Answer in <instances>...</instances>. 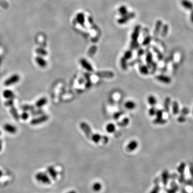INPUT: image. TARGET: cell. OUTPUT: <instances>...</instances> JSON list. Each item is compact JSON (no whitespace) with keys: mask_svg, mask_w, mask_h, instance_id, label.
Wrapping results in <instances>:
<instances>
[{"mask_svg":"<svg viewBox=\"0 0 193 193\" xmlns=\"http://www.w3.org/2000/svg\"><path fill=\"white\" fill-rule=\"evenodd\" d=\"M121 64L122 69L124 70H126L127 68V65L126 63V60L124 57L122 58L121 61Z\"/></svg>","mask_w":193,"mask_h":193,"instance_id":"37","label":"cell"},{"mask_svg":"<svg viewBox=\"0 0 193 193\" xmlns=\"http://www.w3.org/2000/svg\"><path fill=\"white\" fill-rule=\"evenodd\" d=\"M4 130L6 131L7 132L10 133V134H15L17 132V128L15 126L11 125L9 124H6L3 126Z\"/></svg>","mask_w":193,"mask_h":193,"instance_id":"5","label":"cell"},{"mask_svg":"<svg viewBox=\"0 0 193 193\" xmlns=\"http://www.w3.org/2000/svg\"><path fill=\"white\" fill-rule=\"evenodd\" d=\"M168 31V26L167 25H164L162 27V30L161 31V36L165 37Z\"/></svg>","mask_w":193,"mask_h":193,"instance_id":"31","label":"cell"},{"mask_svg":"<svg viewBox=\"0 0 193 193\" xmlns=\"http://www.w3.org/2000/svg\"><path fill=\"white\" fill-rule=\"evenodd\" d=\"M153 55L151 53L148 52L147 54V56H146V61H147V64L149 66H151V64L153 62Z\"/></svg>","mask_w":193,"mask_h":193,"instance_id":"21","label":"cell"},{"mask_svg":"<svg viewBox=\"0 0 193 193\" xmlns=\"http://www.w3.org/2000/svg\"><path fill=\"white\" fill-rule=\"evenodd\" d=\"M156 115L157 116V118H161L163 115V111L161 109L157 110Z\"/></svg>","mask_w":193,"mask_h":193,"instance_id":"42","label":"cell"},{"mask_svg":"<svg viewBox=\"0 0 193 193\" xmlns=\"http://www.w3.org/2000/svg\"><path fill=\"white\" fill-rule=\"evenodd\" d=\"M161 26H162V22L161 21H158L157 23H156V28H155V32H154L156 35H157L159 33V32L160 30V29H161Z\"/></svg>","mask_w":193,"mask_h":193,"instance_id":"26","label":"cell"},{"mask_svg":"<svg viewBox=\"0 0 193 193\" xmlns=\"http://www.w3.org/2000/svg\"><path fill=\"white\" fill-rule=\"evenodd\" d=\"M172 112L174 115H177L179 113V106L177 101H174L172 103Z\"/></svg>","mask_w":193,"mask_h":193,"instance_id":"18","label":"cell"},{"mask_svg":"<svg viewBox=\"0 0 193 193\" xmlns=\"http://www.w3.org/2000/svg\"><path fill=\"white\" fill-rule=\"evenodd\" d=\"M151 38L150 37H147V38H146L143 41V45H144V46H146V45H148L151 42Z\"/></svg>","mask_w":193,"mask_h":193,"instance_id":"43","label":"cell"},{"mask_svg":"<svg viewBox=\"0 0 193 193\" xmlns=\"http://www.w3.org/2000/svg\"><path fill=\"white\" fill-rule=\"evenodd\" d=\"M21 108L23 110H24V112H26V111H30V112H31V111L34 110V106L30 105H24L21 106Z\"/></svg>","mask_w":193,"mask_h":193,"instance_id":"20","label":"cell"},{"mask_svg":"<svg viewBox=\"0 0 193 193\" xmlns=\"http://www.w3.org/2000/svg\"><path fill=\"white\" fill-rule=\"evenodd\" d=\"M2 60H3V57L2 56H0V66H1V64Z\"/></svg>","mask_w":193,"mask_h":193,"instance_id":"53","label":"cell"},{"mask_svg":"<svg viewBox=\"0 0 193 193\" xmlns=\"http://www.w3.org/2000/svg\"><path fill=\"white\" fill-rule=\"evenodd\" d=\"M156 111H157V109H156V108L153 106L151 108H150L149 110V114L150 116H154L156 113Z\"/></svg>","mask_w":193,"mask_h":193,"instance_id":"39","label":"cell"},{"mask_svg":"<svg viewBox=\"0 0 193 193\" xmlns=\"http://www.w3.org/2000/svg\"><path fill=\"white\" fill-rule=\"evenodd\" d=\"M20 118H21L23 120H26L28 118V114L26 112H24L20 116Z\"/></svg>","mask_w":193,"mask_h":193,"instance_id":"44","label":"cell"},{"mask_svg":"<svg viewBox=\"0 0 193 193\" xmlns=\"http://www.w3.org/2000/svg\"><path fill=\"white\" fill-rule=\"evenodd\" d=\"M139 26H138L132 35V39L134 42H136L137 38L139 36Z\"/></svg>","mask_w":193,"mask_h":193,"instance_id":"25","label":"cell"},{"mask_svg":"<svg viewBox=\"0 0 193 193\" xmlns=\"http://www.w3.org/2000/svg\"><path fill=\"white\" fill-rule=\"evenodd\" d=\"M171 104V98L169 97H166L164 100V110L166 113H168L169 111V106Z\"/></svg>","mask_w":193,"mask_h":193,"instance_id":"14","label":"cell"},{"mask_svg":"<svg viewBox=\"0 0 193 193\" xmlns=\"http://www.w3.org/2000/svg\"><path fill=\"white\" fill-rule=\"evenodd\" d=\"M129 19V17L128 16L126 15L125 16H123L122 18H121V19H119L118 21V23H120V24H124V23L127 22V21Z\"/></svg>","mask_w":193,"mask_h":193,"instance_id":"35","label":"cell"},{"mask_svg":"<svg viewBox=\"0 0 193 193\" xmlns=\"http://www.w3.org/2000/svg\"><path fill=\"white\" fill-rule=\"evenodd\" d=\"M36 61L38 65L42 68H44L47 66V62L44 58L41 56H37L36 58Z\"/></svg>","mask_w":193,"mask_h":193,"instance_id":"12","label":"cell"},{"mask_svg":"<svg viewBox=\"0 0 193 193\" xmlns=\"http://www.w3.org/2000/svg\"><path fill=\"white\" fill-rule=\"evenodd\" d=\"M2 175H3V172L1 170H0V178L2 176Z\"/></svg>","mask_w":193,"mask_h":193,"instance_id":"54","label":"cell"},{"mask_svg":"<svg viewBox=\"0 0 193 193\" xmlns=\"http://www.w3.org/2000/svg\"><path fill=\"white\" fill-rule=\"evenodd\" d=\"M36 51L37 53L40 55L45 56L47 54V51L43 48H38L36 49Z\"/></svg>","mask_w":193,"mask_h":193,"instance_id":"29","label":"cell"},{"mask_svg":"<svg viewBox=\"0 0 193 193\" xmlns=\"http://www.w3.org/2000/svg\"><path fill=\"white\" fill-rule=\"evenodd\" d=\"M190 20L191 22L193 23V10L191 11V14H190Z\"/></svg>","mask_w":193,"mask_h":193,"instance_id":"51","label":"cell"},{"mask_svg":"<svg viewBox=\"0 0 193 193\" xmlns=\"http://www.w3.org/2000/svg\"><path fill=\"white\" fill-rule=\"evenodd\" d=\"M47 171L48 173L49 174L50 176L52 177V179H56L57 178V172L55 170V169L53 167L50 166L47 168Z\"/></svg>","mask_w":193,"mask_h":193,"instance_id":"16","label":"cell"},{"mask_svg":"<svg viewBox=\"0 0 193 193\" xmlns=\"http://www.w3.org/2000/svg\"><path fill=\"white\" fill-rule=\"evenodd\" d=\"M166 122H167L166 120H165L164 119H162V118H157L156 119H155L154 120V124H157V125H164V124H166Z\"/></svg>","mask_w":193,"mask_h":193,"instance_id":"27","label":"cell"},{"mask_svg":"<svg viewBox=\"0 0 193 193\" xmlns=\"http://www.w3.org/2000/svg\"><path fill=\"white\" fill-rule=\"evenodd\" d=\"M3 97L8 99H14L15 97L14 93L10 90H6L3 92Z\"/></svg>","mask_w":193,"mask_h":193,"instance_id":"10","label":"cell"},{"mask_svg":"<svg viewBox=\"0 0 193 193\" xmlns=\"http://www.w3.org/2000/svg\"><path fill=\"white\" fill-rule=\"evenodd\" d=\"M132 56V52L130 50H128L125 53V54L124 55V58L126 60L127 59H129Z\"/></svg>","mask_w":193,"mask_h":193,"instance_id":"41","label":"cell"},{"mask_svg":"<svg viewBox=\"0 0 193 193\" xmlns=\"http://www.w3.org/2000/svg\"><path fill=\"white\" fill-rule=\"evenodd\" d=\"M77 22L81 25H83L85 22L84 15L82 13H79L76 15Z\"/></svg>","mask_w":193,"mask_h":193,"instance_id":"17","label":"cell"},{"mask_svg":"<svg viewBox=\"0 0 193 193\" xmlns=\"http://www.w3.org/2000/svg\"><path fill=\"white\" fill-rule=\"evenodd\" d=\"M151 66L153 67V72H155L157 69V63L156 62H153V63L151 64Z\"/></svg>","mask_w":193,"mask_h":193,"instance_id":"48","label":"cell"},{"mask_svg":"<svg viewBox=\"0 0 193 193\" xmlns=\"http://www.w3.org/2000/svg\"><path fill=\"white\" fill-rule=\"evenodd\" d=\"M154 50L156 52V53L157 54L158 58V59L160 60H161L163 58V55L161 54V53L156 48H154Z\"/></svg>","mask_w":193,"mask_h":193,"instance_id":"34","label":"cell"},{"mask_svg":"<svg viewBox=\"0 0 193 193\" xmlns=\"http://www.w3.org/2000/svg\"><path fill=\"white\" fill-rule=\"evenodd\" d=\"M101 138H102V137L100 135H99V134H93V135H92L91 139L95 143H97L100 141Z\"/></svg>","mask_w":193,"mask_h":193,"instance_id":"22","label":"cell"},{"mask_svg":"<svg viewBox=\"0 0 193 193\" xmlns=\"http://www.w3.org/2000/svg\"><path fill=\"white\" fill-rule=\"evenodd\" d=\"M159 191V187L158 186H156L153 190L151 191L150 193H158Z\"/></svg>","mask_w":193,"mask_h":193,"instance_id":"47","label":"cell"},{"mask_svg":"<svg viewBox=\"0 0 193 193\" xmlns=\"http://www.w3.org/2000/svg\"><path fill=\"white\" fill-rule=\"evenodd\" d=\"M4 105L5 106L7 107H11L14 106V100L13 99H8L4 103Z\"/></svg>","mask_w":193,"mask_h":193,"instance_id":"36","label":"cell"},{"mask_svg":"<svg viewBox=\"0 0 193 193\" xmlns=\"http://www.w3.org/2000/svg\"><path fill=\"white\" fill-rule=\"evenodd\" d=\"M144 54V50L143 49H140L138 52V56H142Z\"/></svg>","mask_w":193,"mask_h":193,"instance_id":"50","label":"cell"},{"mask_svg":"<svg viewBox=\"0 0 193 193\" xmlns=\"http://www.w3.org/2000/svg\"><path fill=\"white\" fill-rule=\"evenodd\" d=\"M183 7L187 10H193V4L188 0H182L181 2Z\"/></svg>","mask_w":193,"mask_h":193,"instance_id":"9","label":"cell"},{"mask_svg":"<svg viewBox=\"0 0 193 193\" xmlns=\"http://www.w3.org/2000/svg\"><path fill=\"white\" fill-rule=\"evenodd\" d=\"M49 117L47 115H43L39 118H35L31 121V124L32 125H37L38 124L45 122L48 120Z\"/></svg>","mask_w":193,"mask_h":193,"instance_id":"4","label":"cell"},{"mask_svg":"<svg viewBox=\"0 0 193 193\" xmlns=\"http://www.w3.org/2000/svg\"><path fill=\"white\" fill-rule=\"evenodd\" d=\"M19 80H20L19 76L18 74H14L5 80L4 82V84L5 86H9L10 85L17 83Z\"/></svg>","mask_w":193,"mask_h":193,"instance_id":"2","label":"cell"},{"mask_svg":"<svg viewBox=\"0 0 193 193\" xmlns=\"http://www.w3.org/2000/svg\"><path fill=\"white\" fill-rule=\"evenodd\" d=\"M139 71L142 74L148 75L149 74V70L148 67L146 66H141L139 67Z\"/></svg>","mask_w":193,"mask_h":193,"instance_id":"28","label":"cell"},{"mask_svg":"<svg viewBox=\"0 0 193 193\" xmlns=\"http://www.w3.org/2000/svg\"><path fill=\"white\" fill-rule=\"evenodd\" d=\"M121 113H120V112H119V113H116L114 114V119H118L119 118V117L121 115Z\"/></svg>","mask_w":193,"mask_h":193,"instance_id":"49","label":"cell"},{"mask_svg":"<svg viewBox=\"0 0 193 193\" xmlns=\"http://www.w3.org/2000/svg\"><path fill=\"white\" fill-rule=\"evenodd\" d=\"M125 106L127 109H133L135 108L136 104L134 101H127L125 104Z\"/></svg>","mask_w":193,"mask_h":193,"instance_id":"19","label":"cell"},{"mask_svg":"<svg viewBox=\"0 0 193 193\" xmlns=\"http://www.w3.org/2000/svg\"><path fill=\"white\" fill-rule=\"evenodd\" d=\"M36 179L38 181L44 184H50L51 181L48 176L46 173L43 172L38 173L36 175Z\"/></svg>","mask_w":193,"mask_h":193,"instance_id":"1","label":"cell"},{"mask_svg":"<svg viewBox=\"0 0 193 193\" xmlns=\"http://www.w3.org/2000/svg\"><path fill=\"white\" fill-rule=\"evenodd\" d=\"M68 193H76V192L75 191H70V192H69Z\"/></svg>","mask_w":193,"mask_h":193,"instance_id":"55","label":"cell"},{"mask_svg":"<svg viewBox=\"0 0 193 193\" xmlns=\"http://www.w3.org/2000/svg\"><path fill=\"white\" fill-rule=\"evenodd\" d=\"M129 122V120L128 119H124V120L122 121V122L121 123H120V124L119 125V126H126L127 125Z\"/></svg>","mask_w":193,"mask_h":193,"instance_id":"46","label":"cell"},{"mask_svg":"<svg viewBox=\"0 0 193 193\" xmlns=\"http://www.w3.org/2000/svg\"><path fill=\"white\" fill-rule=\"evenodd\" d=\"M156 79L160 82L165 84H169L171 82V79L170 77L162 75L157 76H156Z\"/></svg>","mask_w":193,"mask_h":193,"instance_id":"7","label":"cell"},{"mask_svg":"<svg viewBox=\"0 0 193 193\" xmlns=\"http://www.w3.org/2000/svg\"><path fill=\"white\" fill-rule=\"evenodd\" d=\"M80 127L81 128V129H82L83 131L85 133L86 136L91 138L93 134L89 126L87 124H86L85 122H82L80 124Z\"/></svg>","mask_w":193,"mask_h":193,"instance_id":"3","label":"cell"},{"mask_svg":"<svg viewBox=\"0 0 193 193\" xmlns=\"http://www.w3.org/2000/svg\"><path fill=\"white\" fill-rule=\"evenodd\" d=\"M189 112H190V110H189V108H188L187 107H184L181 110V114H182V115H184V116L189 114Z\"/></svg>","mask_w":193,"mask_h":193,"instance_id":"38","label":"cell"},{"mask_svg":"<svg viewBox=\"0 0 193 193\" xmlns=\"http://www.w3.org/2000/svg\"><path fill=\"white\" fill-rule=\"evenodd\" d=\"M31 114L33 116L41 115V114H42L43 113H44L43 110L41 109H39L38 110H35L34 109V110L31 111Z\"/></svg>","mask_w":193,"mask_h":193,"instance_id":"33","label":"cell"},{"mask_svg":"<svg viewBox=\"0 0 193 193\" xmlns=\"http://www.w3.org/2000/svg\"><path fill=\"white\" fill-rule=\"evenodd\" d=\"M148 101L152 106H154L157 104L156 98L154 96H149L148 98Z\"/></svg>","mask_w":193,"mask_h":193,"instance_id":"23","label":"cell"},{"mask_svg":"<svg viewBox=\"0 0 193 193\" xmlns=\"http://www.w3.org/2000/svg\"><path fill=\"white\" fill-rule=\"evenodd\" d=\"M80 63L82 66L85 69L87 70V71L90 72H92L93 71V69L92 66L85 59H84V58L80 59Z\"/></svg>","mask_w":193,"mask_h":193,"instance_id":"6","label":"cell"},{"mask_svg":"<svg viewBox=\"0 0 193 193\" xmlns=\"http://www.w3.org/2000/svg\"><path fill=\"white\" fill-rule=\"evenodd\" d=\"M138 147V143L136 141H132L127 146V150L128 151H133Z\"/></svg>","mask_w":193,"mask_h":193,"instance_id":"11","label":"cell"},{"mask_svg":"<svg viewBox=\"0 0 193 193\" xmlns=\"http://www.w3.org/2000/svg\"><path fill=\"white\" fill-rule=\"evenodd\" d=\"M2 141L1 139H0V151H1V149H2Z\"/></svg>","mask_w":193,"mask_h":193,"instance_id":"52","label":"cell"},{"mask_svg":"<svg viewBox=\"0 0 193 193\" xmlns=\"http://www.w3.org/2000/svg\"><path fill=\"white\" fill-rule=\"evenodd\" d=\"M1 135V131H0V135Z\"/></svg>","mask_w":193,"mask_h":193,"instance_id":"56","label":"cell"},{"mask_svg":"<svg viewBox=\"0 0 193 193\" xmlns=\"http://www.w3.org/2000/svg\"><path fill=\"white\" fill-rule=\"evenodd\" d=\"M98 76L104 78H112L114 76L113 73L111 72H100L96 74Z\"/></svg>","mask_w":193,"mask_h":193,"instance_id":"8","label":"cell"},{"mask_svg":"<svg viewBox=\"0 0 193 193\" xmlns=\"http://www.w3.org/2000/svg\"><path fill=\"white\" fill-rule=\"evenodd\" d=\"M101 189V185L100 183L96 182L93 186V189L95 191H98Z\"/></svg>","mask_w":193,"mask_h":193,"instance_id":"32","label":"cell"},{"mask_svg":"<svg viewBox=\"0 0 193 193\" xmlns=\"http://www.w3.org/2000/svg\"><path fill=\"white\" fill-rule=\"evenodd\" d=\"M186 121V117L184 115H181L178 117V121L180 123H183L185 122Z\"/></svg>","mask_w":193,"mask_h":193,"instance_id":"45","label":"cell"},{"mask_svg":"<svg viewBox=\"0 0 193 193\" xmlns=\"http://www.w3.org/2000/svg\"><path fill=\"white\" fill-rule=\"evenodd\" d=\"M10 113H11V114H12L13 116L14 117V118L16 120L18 121L19 120L20 116H19L18 112H17L16 108L14 107V106L10 107Z\"/></svg>","mask_w":193,"mask_h":193,"instance_id":"13","label":"cell"},{"mask_svg":"<svg viewBox=\"0 0 193 193\" xmlns=\"http://www.w3.org/2000/svg\"><path fill=\"white\" fill-rule=\"evenodd\" d=\"M47 102V100L46 98H42L36 102V106L38 108H40L46 105Z\"/></svg>","mask_w":193,"mask_h":193,"instance_id":"15","label":"cell"},{"mask_svg":"<svg viewBox=\"0 0 193 193\" xmlns=\"http://www.w3.org/2000/svg\"><path fill=\"white\" fill-rule=\"evenodd\" d=\"M167 180H168V173H167L165 171L162 174V181L165 185L166 184L167 182Z\"/></svg>","mask_w":193,"mask_h":193,"instance_id":"40","label":"cell"},{"mask_svg":"<svg viewBox=\"0 0 193 193\" xmlns=\"http://www.w3.org/2000/svg\"><path fill=\"white\" fill-rule=\"evenodd\" d=\"M192 113H193V110H192Z\"/></svg>","mask_w":193,"mask_h":193,"instance_id":"57","label":"cell"},{"mask_svg":"<svg viewBox=\"0 0 193 193\" xmlns=\"http://www.w3.org/2000/svg\"><path fill=\"white\" fill-rule=\"evenodd\" d=\"M119 11L120 14H121L122 16H125L127 15L128 11H127V8L125 6L121 7L119 9Z\"/></svg>","mask_w":193,"mask_h":193,"instance_id":"30","label":"cell"},{"mask_svg":"<svg viewBox=\"0 0 193 193\" xmlns=\"http://www.w3.org/2000/svg\"><path fill=\"white\" fill-rule=\"evenodd\" d=\"M106 131L109 133H112L115 130V126L113 124H109L106 127Z\"/></svg>","mask_w":193,"mask_h":193,"instance_id":"24","label":"cell"}]
</instances>
